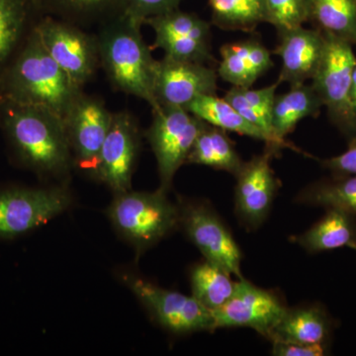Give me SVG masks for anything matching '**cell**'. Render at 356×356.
Returning <instances> with one entry per match:
<instances>
[{"mask_svg": "<svg viewBox=\"0 0 356 356\" xmlns=\"http://www.w3.org/2000/svg\"><path fill=\"white\" fill-rule=\"evenodd\" d=\"M40 18L33 0H0V83Z\"/></svg>", "mask_w": 356, "mask_h": 356, "instance_id": "cell-17", "label": "cell"}, {"mask_svg": "<svg viewBox=\"0 0 356 356\" xmlns=\"http://www.w3.org/2000/svg\"><path fill=\"white\" fill-rule=\"evenodd\" d=\"M273 154L268 151L254 156L243 163L236 175V212L250 229L259 228L266 221L277 189L270 165Z\"/></svg>", "mask_w": 356, "mask_h": 356, "instance_id": "cell-15", "label": "cell"}, {"mask_svg": "<svg viewBox=\"0 0 356 356\" xmlns=\"http://www.w3.org/2000/svg\"><path fill=\"white\" fill-rule=\"evenodd\" d=\"M187 163L238 175L243 161L224 130L206 124L192 147Z\"/></svg>", "mask_w": 356, "mask_h": 356, "instance_id": "cell-22", "label": "cell"}, {"mask_svg": "<svg viewBox=\"0 0 356 356\" xmlns=\"http://www.w3.org/2000/svg\"><path fill=\"white\" fill-rule=\"evenodd\" d=\"M119 276L152 318L166 331L177 334L214 331L212 313L193 296L159 287L133 271H122Z\"/></svg>", "mask_w": 356, "mask_h": 356, "instance_id": "cell-6", "label": "cell"}, {"mask_svg": "<svg viewBox=\"0 0 356 356\" xmlns=\"http://www.w3.org/2000/svg\"><path fill=\"white\" fill-rule=\"evenodd\" d=\"M266 22L280 34L302 27L311 19L312 0H264Z\"/></svg>", "mask_w": 356, "mask_h": 356, "instance_id": "cell-29", "label": "cell"}, {"mask_svg": "<svg viewBox=\"0 0 356 356\" xmlns=\"http://www.w3.org/2000/svg\"><path fill=\"white\" fill-rule=\"evenodd\" d=\"M311 19L323 32L356 46V0H312Z\"/></svg>", "mask_w": 356, "mask_h": 356, "instance_id": "cell-25", "label": "cell"}, {"mask_svg": "<svg viewBox=\"0 0 356 356\" xmlns=\"http://www.w3.org/2000/svg\"><path fill=\"white\" fill-rule=\"evenodd\" d=\"M215 25L225 30L252 32L266 22L264 0H208Z\"/></svg>", "mask_w": 356, "mask_h": 356, "instance_id": "cell-26", "label": "cell"}, {"mask_svg": "<svg viewBox=\"0 0 356 356\" xmlns=\"http://www.w3.org/2000/svg\"><path fill=\"white\" fill-rule=\"evenodd\" d=\"M63 119L74 168L95 179L100 151L111 124L112 112L97 96L83 92Z\"/></svg>", "mask_w": 356, "mask_h": 356, "instance_id": "cell-11", "label": "cell"}, {"mask_svg": "<svg viewBox=\"0 0 356 356\" xmlns=\"http://www.w3.org/2000/svg\"><path fill=\"white\" fill-rule=\"evenodd\" d=\"M37 13L79 27L102 25L125 13V0H33Z\"/></svg>", "mask_w": 356, "mask_h": 356, "instance_id": "cell-18", "label": "cell"}, {"mask_svg": "<svg viewBox=\"0 0 356 356\" xmlns=\"http://www.w3.org/2000/svg\"><path fill=\"white\" fill-rule=\"evenodd\" d=\"M350 102L351 113H353V119H355L356 125V65L353 70V81H351Z\"/></svg>", "mask_w": 356, "mask_h": 356, "instance_id": "cell-37", "label": "cell"}, {"mask_svg": "<svg viewBox=\"0 0 356 356\" xmlns=\"http://www.w3.org/2000/svg\"><path fill=\"white\" fill-rule=\"evenodd\" d=\"M142 22L126 13L98 26L100 67L116 90L136 96L156 108V63L143 38Z\"/></svg>", "mask_w": 356, "mask_h": 356, "instance_id": "cell-2", "label": "cell"}, {"mask_svg": "<svg viewBox=\"0 0 356 356\" xmlns=\"http://www.w3.org/2000/svg\"><path fill=\"white\" fill-rule=\"evenodd\" d=\"M248 62L255 79H259L273 67V58L269 51L264 44L254 40L248 41Z\"/></svg>", "mask_w": 356, "mask_h": 356, "instance_id": "cell-34", "label": "cell"}, {"mask_svg": "<svg viewBox=\"0 0 356 356\" xmlns=\"http://www.w3.org/2000/svg\"><path fill=\"white\" fill-rule=\"evenodd\" d=\"M323 165L334 172L356 175V140L348 151L334 158L325 159Z\"/></svg>", "mask_w": 356, "mask_h": 356, "instance_id": "cell-36", "label": "cell"}, {"mask_svg": "<svg viewBox=\"0 0 356 356\" xmlns=\"http://www.w3.org/2000/svg\"><path fill=\"white\" fill-rule=\"evenodd\" d=\"M83 92L44 49L36 29L0 83V98L44 107L62 118Z\"/></svg>", "mask_w": 356, "mask_h": 356, "instance_id": "cell-3", "label": "cell"}, {"mask_svg": "<svg viewBox=\"0 0 356 356\" xmlns=\"http://www.w3.org/2000/svg\"><path fill=\"white\" fill-rule=\"evenodd\" d=\"M248 41L225 44L218 74L225 81L238 88H250L257 81L248 62Z\"/></svg>", "mask_w": 356, "mask_h": 356, "instance_id": "cell-30", "label": "cell"}, {"mask_svg": "<svg viewBox=\"0 0 356 356\" xmlns=\"http://www.w3.org/2000/svg\"><path fill=\"white\" fill-rule=\"evenodd\" d=\"M72 204V194L63 184L0 187V240L31 233L69 209Z\"/></svg>", "mask_w": 356, "mask_h": 356, "instance_id": "cell-5", "label": "cell"}, {"mask_svg": "<svg viewBox=\"0 0 356 356\" xmlns=\"http://www.w3.org/2000/svg\"><path fill=\"white\" fill-rule=\"evenodd\" d=\"M139 151L137 121L129 112H114L100 151L95 179L107 185L114 195L131 191Z\"/></svg>", "mask_w": 356, "mask_h": 356, "instance_id": "cell-12", "label": "cell"}, {"mask_svg": "<svg viewBox=\"0 0 356 356\" xmlns=\"http://www.w3.org/2000/svg\"><path fill=\"white\" fill-rule=\"evenodd\" d=\"M154 48L165 51V57L181 62L206 64L212 60L210 41L189 37H154Z\"/></svg>", "mask_w": 356, "mask_h": 356, "instance_id": "cell-31", "label": "cell"}, {"mask_svg": "<svg viewBox=\"0 0 356 356\" xmlns=\"http://www.w3.org/2000/svg\"><path fill=\"white\" fill-rule=\"evenodd\" d=\"M309 252H327L343 247L356 248V227L351 215L343 211L329 209L315 226L297 238Z\"/></svg>", "mask_w": 356, "mask_h": 356, "instance_id": "cell-21", "label": "cell"}, {"mask_svg": "<svg viewBox=\"0 0 356 356\" xmlns=\"http://www.w3.org/2000/svg\"><path fill=\"white\" fill-rule=\"evenodd\" d=\"M35 29L44 49L74 83L84 88L92 81L100 67L96 34L51 16H41Z\"/></svg>", "mask_w": 356, "mask_h": 356, "instance_id": "cell-8", "label": "cell"}, {"mask_svg": "<svg viewBox=\"0 0 356 356\" xmlns=\"http://www.w3.org/2000/svg\"><path fill=\"white\" fill-rule=\"evenodd\" d=\"M117 233L137 252L161 242L179 227V208L165 192L128 191L114 195L106 211Z\"/></svg>", "mask_w": 356, "mask_h": 356, "instance_id": "cell-4", "label": "cell"}, {"mask_svg": "<svg viewBox=\"0 0 356 356\" xmlns=\"http://www.w3.org/2000/svg\"><path fill=\"white\" fill-rule=\"evenodd\" d=\"M145 24L154 30V37H189L210 41L209 23L179 8L147 18Z\"/></svg>", "mask_w": 356, "mask_h": 356, "instance_id": "cell-27", "label": "cell"}, {"mask_svg": "<svg viewBox=\"0 0 356 356\" xmlns=\"http://www.w3.org/2000/svg\"><path fill=\"white\" fill-rule=\"evenodd\" d=\"M178 208L179 226L200 250L205 261L229 275L243 278L240 248L214 210L207 203L197 200L180 201Z\"/></svg>", "mask_w": 356, "mask_h": 356, "instance_id": "cell-10", "label": "cell"}, {"mask_svg": "<svg viewBox=\"0 0 356 356\" xmlns=\"http://www.w3.org/2000/svg\"><path fill=\"white\" fill-rule=\"evenodd\" d=\"M206 124L181 107L153 109V122L147 129V138L158 163L159 191L165 193L170 191L175 173L186 163Z\"/></svg>", "mask_w": 356, "mask_h": 356, "instance_id": "cell-7", "label": "cell"}, {"mask_svg": "<svg viewBox=\"0 0 356 356\" xmlns=\"http://www.w3.org/2000/svg\"><path fill=\"white\" fill-rule=\"evenodd\" d=\"M330 325L324 312L317 307L287 309L268 334L271 341L299 344H323L329 336Z\"/></svg>", "mask_w": 356, "mask_h": 356, "instance_id": "cell-20", "label": "cell"}, {"mask_svg": "<svg viewBox=\"0 0 356 356\" xmlns=\"http://www.w3.org/2000/svg\"><path fill=\"white\" fill-rule=\"evenodd\" d=\"M185 109L209 125L252 139L264 140L268 144L266 134L245 120L240 112L224 97L219 98L216 95L200 96Z\"/></svg>", "mask_w": 356, "mask_h": 356, "instance_id": "cell-23", "label": "cell"}, {"mask_svg": "<svg viewBox=\"0 0 356 356\" xmlns=\"http://www.w3.org/2000/svg\"><path fill=\"white\" fill-rule=\"evenodd\" d=\"M0 131L21 168L60 184L69 178L74 159L60 115L44 107L0 98Z\"/></svg>", "mask_w": 356, "mask_h": 356, "instance_id": "cell-1", "label": "cell"}, {"mask_svg": "<svg viewBox=\"0 0 356 356\" xmlns=\"http://www.w3.org/2000/svg\"><path fill=\"white\" fill-rule=\"evenodd\" d=\"M280 83L277 81V83H273V86L259 89H252V86L250 88L233 86L224 98L235 108L243 106L250 107V108L261 110L266 113L271 114L276 97V89Z\"/></svg>", "mask_w": 356, "mask_h": 356, "instance_id": "cell-32", "label": "cell"}, {"mask_svg": "<svg viewBox=\"0 0 356 356\" xmlns=\"http://www.w3.org/2000/svg\"><path fill=\"white\" fill-rule=\"evenodd\" d=\"M286 311V307L273 293L241 278L231 298L211 313L215 330L250 327L267 337Z\"/></svg>", "mask_w": 356, "mask_h": 356, "instance_id": "cell-13", "label": "cell"}, {"mask_svg": "<svg viewBox=\"0 0 356 356\" xmlns=\"http://www.w3.org/2000/svg\"><path fill=\"white\" fill-rule=\"evenodd\" d=\"M218 72L205 64L163 57L156 63L154 93L158 106L186 108L196 98L215 95Z\"/></svg>", "mask_w": 356, "mask_h": 356, "instance_id": "cell-14", "label": "cell"}, {"mask_svg": "<svg viewBox=\"0 0 356 356\" xmlns=\"http://www.w3.org/2000/svg\"><path fill=\"white\" fill-rule=\"evenodd\" d=\"M322 106V100L315 89L305 83L291 86L288 92L276 95L271 110L276 139L286 144L285 137L294 130L297 124L308 117L317 116Z\"/></svg>", "mask_w": 356, "mask_h": 356, "instance_id": "cell-19", "label": "cell"}, {"mask_svg": "<svg viewBox=\"0 0 356 356\" xmlns=\"http://www.w3.org/2000/svg\"><path fill=\"white\" fill-rule=\"evenodd\" d=\"M273 353L277 356H322L323 344H299L273 341Z\"/></svg>", "mask_w": 356, "mask_h": 356, "instance_id": "cell-35", "label": "cell"}, {"mask_svg": "<svg viewBox=\"0 0 356 356\" xmlns=\"http://www.w3.org/2000/svg\"><path fill=\"white\" fill-rule=\"evenodd\" d=\"M323 33L324 54L312 79V86L341 127L356 130L350 102L351 81L356 65L353 44L329 33Z\"/></svg>", "mask_w": 356, "mask_h": 356, "instance_id": "cell-9", "label": "cell"}, {"mask_svg": "<svg viewBox=\"0 0 356 356\" xmlns=\"http://www.w3.org/2000/svg\"><path fill=\"white\" fill-rule=\"evenodd\" d=\"M182 0H125V13L143 24L147 18L179 8Z\"/></svg>", "mask_w": 356, "mask_h": 356, "instance_id": "cell-33", "label": "cell"}, {"mask_svg": "<svg viewBox=\"0 0 356 356\" xmlns=\"http://www.w3.org/2000/svg\"><path fill=\"white\" fill-rule=\"evenodd\" d=\"M191 283L192 296L213 312L231 298L236 282L226 271L205 261L192 269Z\"/></svg>", "mask_w": 356, "mask_h": 356, "instance_id": "cell-24", "label": "cell"}, {"mask_svg": "<svg viewBox=\"0 0 356 356\" xmlns=\"http://www.w3.org/2000/svg\"><path fill=\"white\" fill-rule=\"evenodd\" d=\"M301 203L323 206L356 215V175L332 184H318L299 195Z\"/></svg>", "mask_w": 356, "mask_h": 356, "instance_id": "cell-28", "label": "cell"}, {"mask_svg": "<svg viewBox=\"0 0 356 356\" xmlns=\"http://www.w3.org/2000/svg\"><path fill=\"white\" fill-rule=\"evenodd\" d=\"M280 37L275 51L282 63L278 81L297 86L313 79L324 54V33L302 26L281 33Z\"/></svg>", "mask_w": 356, "mask_h": 356, "instance_id": "cell-16", "label": "cell"}]
</instances>
